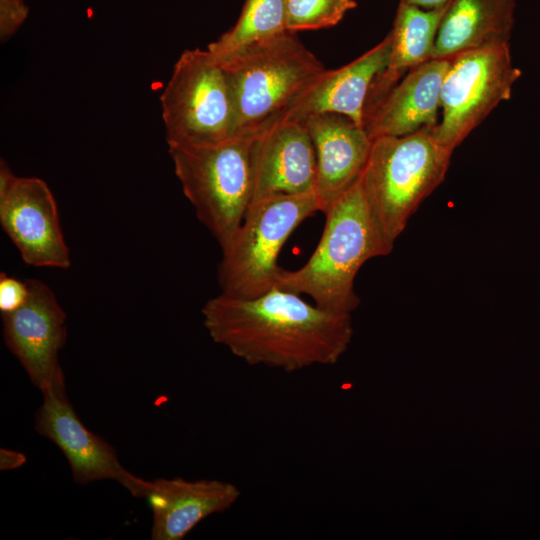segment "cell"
<instances>
[{
    "instance_id": "cell-16",
    "label": "cell",
    "mask_w": 540,
    "mask_h": 540,
    "mask_svg": "<svg viewBox=\"0 0 540 540\" xmlns=\"http://www.w3.org/2000/svg\"><path fill=\"white\" fill-rule=\"evenodd\" d=\"M388 35L352 62L325 72L280 118L301 121L309 116L334 113L363 127L364 108L374 79L388 64Z\"/></svg>"
},
{
    "instance_id": "cell-5",
    "label": "cell",
    "mask_w": 540,
    "mask_h": 540,
    "mask_svg": "<svg viewBox=\"0 0 540 540\" xmlns=\"http://www.w3.org/2000/svg\"><path fill=\"white\" fill-rule=\"evenodd\" d=\"M257 133L213 144L168 146L185 197L220 247L237 231L252 203Z\"/></svg>"
},
{
    "instance_id": "cell-12",
    "label": "cell",
    "mask_w": 540,
    "mask_h": 540,
    "mask_svg": "<svg viewBox=\"0 0 540 540\" xmlns=\"http://www.w3.org/2000/svg\"><path fill=\"white\" fill-rule=\"evenodd\" d=\"M316 174L315 150L303 122L277 119L256 134L251 204L315 191Z\"/></svg>"
},
{
    "instance_id": "cell-20",
    "label": "cell",
    "mask_w": 540,
    "mask_h": 540,
    "mask_svg": "<svg viewBox=\"0 0 540 540\" xmlns=\"http://www.w3.org/2000/svg\"><path fill=\"white\" fill-rule=\"evenodd\" d=\"M355 0H285L288 31L316 30L336 25Z\"/></svg>"
},
{
    "instance_id": "cell-3",
    "label": "cell",
    "mask_w": 540,
    "mask_h": 540,
    "mask_svg": "<svg viewBox=\"0 0 540 540\" xmlns=\"http://www.w3.org/2000/svg\"><path fill=\"white\" fill-rule=\"evenodd\" d=\"M432 129L372 140L359 179L386 255L413 213L447 174L453 151L434 138Z\"/></svg>"
},
{
    "instance_id": "cell-23",
    "label": "cell",
    "mask_w": 540,
    "mask_h": 540,
    "mask_svg": "<svg viewBox=\"0 0 540 540\" xmlns=\"http://www.w3.org/2000/svg\"><path fill=\"white\" fill-rule=\"evenodd\" d=\"M25 462L26 456L23 453L7 448L0 449V469L2 471L19 468Z\"/></svg>"
},
{
    "instance_id": "cell-10",
    "label": "cell",
    "mask_w": 540,
    "mask_h": 540,
    "mask_svg": "<svg viewBox=\"0 0 540 540\" xmlns=\"http://www.w3.org/2000/svg\"><path fill=\"white\" fill-rule=\"evenodd\" d=\"M41 392L43 401L36 412L35 429L62 451L75 482L113 480L133 496L143 498L147 480L126 470L114 447L84 425L66 395L65 385Z\"/></svg>"
},
{
    "instance_id": "cell-22",
    "label": "cell",
    "mask_w": 540,
    "mask_h": 540,
    "mask_svg": "<svg viewBox=\"0 0 540 540\" xmlns=\"http://www.w3.org/2000/svg\"><path fill=\"white\" fill-rule=\"evenodd\" d=\"M29 7L25 0H0V40L6 42L26 21Z\"/></svg>"
},
{
    "instance_id": "cell-18",
    "label": "cell",
    "mask_w": 540,
    "mask_h": 540,
    "mask_svg": "<svg viewBox=\"0 0 540 540\" xmlns=\"http://www.w3.org/2000/svg\"><path fill=\"white\" fill-rule=\"evenodd\" d=\"M446 7L427 10L400 1L388 34V64L371 85L364 114L410 70L432 59L437 31Z\"/></svg>"
},
{
    "instance_id": "cell-14",
    "label": "cell",
    "mask_w": 540,
    "mask_h": 540,
    "mask_svg": "<svg viewBox=\"0 0 540 540\" xmlns=\"http://www.w3.org/2000/svg\"><path fill=\"white\" fill-rule=\"evenodd\" d=\"M449 59H430L410 70L363 119L371 140L398 137L434 128L438 122L440 94Z\"/></svg>"
},
{
    "instance_id": "cell-17",
    "label": "cell",
    "mask_w": 540,
    "mask_h": 540,
    "mask_svg": "<svg viewBox=\"0 0 540 540\" xmlns=\"http://www.w3.org/2000/svg\"><path fill=\"white\" fill-rule=\"evenodd\" d=\"M515 5V0H451L437 31L432 59L509 43Z\"/></svg>"
},
{
    "instance_id": "cell-11",
    "label": "cell",
    "mask_w": 540,
    "mask_h": 540,
    "mask_svg": "<svg viewBox=\"0 0 540 540\" xmlns=\"http://www.w3.org/2000/svg\"><path fill=\"white\" fill-rule=\"evenodd\" d=\"M26 281L30 289L26 303L1 315L4 341L40 391L65 385L59 363L67 337L65 311L47 284L34 278Z\"/></svg>"
},
{
    "instance_id": "cell-7",
    "label": "cell",
    "mask_w": 540,
    "mask_h": 540,
    "mask_svg": "<svg viewBox=\"0 0 540 540\" xmlns=\"http://www.w3.org/2000/svg\"><path fill=\"white\" fill-rule=\"evenodd\" d=\"M160 103L168 146L213 144L236 135L226 73L207 49L182 52Z\"/></svg>"
},
{
    "instance_id": "cell-21",
    "label": "cell",
    "mask_w": 540,
    "mask_h": 540,
    "mask_svg": "<svg viewBox=\"0 0 540 540\" xmlns=\"http://www.w3.org/2000/svg\"><path fill=\"white\" fill-rule=\"evenodd\" d=\"M30 289L21 281L2 272L0 274V313L8 314L22 307L28 300Z\"/></svg>"
},
{
    "instance_id": "cell-24",
    "label": "cell",
    "mask_w": 540,
    "mask_h": 540,
    "mask_svg": "<svg viewBox=\"0 0 540 540\" xmlns=\"http://www.w3.org/2000/svg\"><path fill=\"white\" fill-rule=\"evenodd\" d=\"M408 4L431 10L447 6L451 0H400Z\"/></svg>"
},
{
    "instance_id": "cell-15",
    "label": "cell",
    "mask_w": 540,
    "mask_h": 540,
    "mask_svg": "<svg viewBox=\"0 0 540 540\" xmlns=\"http://www.w3.org/2000/svg\"><path fill=\"white\" fill-rule=\"evenodd\" d=\"M239 497L240 490L222 480H147L143 498L152 509L151 539L182 540L198 523L227 510Z\"/></svg>"
},
{
    "instance_id": "cell-13",
    "label": "cell",
    "mask_w": 540,
    "mask_h": 540,
    "mask_svg": "<svg viewBox=\"0 0 540 540\" xmlns=\"http://www.w3.org/2000/svg\"><path fill=\"white\" fill-rule=\"evenodd\" d=\"M316 156L315 193L324 213L360 177L372 140L364 128L347 116L324 113L301 120Z\"/></svg>"
},
{
    "instance_id": "cell-6",
    "label": "cell",
    "mask_w": 540,
    "mask_h": 540,
    "mask_svg": "<svg viewBox=\"0 0 540 540\" xmlns=\"http://www.w3.org/2000/svg\"><path fill=\"white\" fill-rule=\"evenodd\" d=\"M321 205L315 191L267 197L250 205L231 239L221 247V293L253 298L274 287L279 253L290 235Z\"/></svg>"
},
{
    "instance_id": "cell-8",
    "label": "cell",
    "mask_w": 540,
    "mask_h": 540,
    "mask_svg": "<svg viewBox=\"0 0 540 540\" xmlns=\"http://www.w3.org/2000/svg\"><path fill=\"white\" fill-rule=\"evenodd\" d=\"M520 76L509 43L471 49L449 58L440 94L442 117L432 129L434 138L454 151L499 103L511 97Z\"/></svg>"
},
{
    "instance_id": "cell-1",
    "label": "cell",
    "mask_w": 540,
    "mask_h": 540,
    "mask_svg": "<svg viewBox=\"0 0 540 540\" xmlns=\"http://www.w3.org/2000/svg\"><path fill=\"white\" fill-rule=\"evenodd\" d=\"M211 339L249 365L294 372L335 364L352 338L351 314H339L276 287L253 298L218 294L201 310Z\"/></svg>"
},
{
    "instance_id": "cell-9",
    "label": "cell",
    "mask_w": 540,
    "mask_h": 540,
    "mask_svg": "<svg viewBox=\"0 0 540 540\" xmlns=\"http://www.w3.org/2000/svg\"><path fill=\"white\" fill-rule=\"evenodd\" d=\"M0 224L26 264L42 268L70 267V251L49 186L37 177L14 175L3 160Z\"/></svg>"
},
{
    "instance_id": "cell-19",
    "label": "cell",
    "mask_w": 540,
    "mask_h": 540,
    "mask_svg": "<svg viewBox=\"0 0 540 540\" xmlns=\"http://www.w3.org/2000/svg\"><path fill=\"white\" fill-rule=\"evenodd\" d=\"M287 31L285 0H246L235 25L206 49L221 63Z\"/></svg>"
},
{
    "instance_id": "cell-4",
    "label": "cell",
    "mask_w": 540,
    "mask_h": 540,
    "mask_svg": "<svg viewBox=\"0 0 540 540\" xmlns=\"http://www.w3.org/2000/svg\"><path fill=\"white\" fill-rule=\"evenodd\" d=\"M221 64L232 91L236 135L257 133L280 119L326 70L291 31Z\"/></svg>"
},
{
    "instance_id": "cell-2",
    "label": "cell",
    "mask_w": 540,
    "mask_h": 540,
    "mask_svg": "<svg viewBox=\"0 0 540 540\" xmlns=\"http://www.w3.org/2000/svg\"><path fill=\"white\" fill-rule=\"evenodd\" d=\"M324 214L322 235L310 258L296 270L279 267L274 287L307 294L326 311L351 314L359 305L354 290L358 271L368 260L386 255L369 215L360 179Z\"/></svg>"
}]
</instances>
